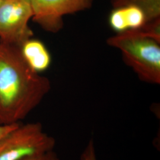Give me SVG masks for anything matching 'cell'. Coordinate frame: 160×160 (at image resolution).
Masks as SVG:
<instances>
[{"instance_id": "6da1fadb", "label": "cell", "mask_w": 160, "mask_h": 160, "mask_svg": "<svg viewBox=\"0 0 160 160\" xmlns=\"http://www.w3.org/2000/svg\"><path fill=\"white\" fill-rule=\"evenodd\" d=\"M50 89L49 79L29 67L20 47L0 42V125L20 123Z\"/></svg>"}, {"instance_id": "7a4b0ae2", "label": "cell", "mask_w": 160, "mask_h": 160, "mask_svg": "<svg viewBox=\"0 0 160 160\" xmlns=\"http://www.w3.org/2000/svg\"><path fill=\"white\" fill-rule=\"evenodd\" d=\"M119 49L138 77L150 84L160 83V43L135 30L117 33L108 40Z\"/></svg>"}, {"instance_id": "3957f363", "label": "cell", "mask_w": 160, "mask_h": 160, "mask_svg": "<svg viewBox=\"0 0 160 160\" xmlns=\"http://www.w3.org/2000/svg\"><path fill=\"white\" fill-rule=\"evenodd\" d=\"M55 145L40 123H20L0 141V160H23L52 151Z\"/></svg>"}, {"instance_id": "277c9868", "label": "cell", "mask_w": 160, "mask_h": 160, "mask_svg": "<svg viewBox=\"0 0 160 160\" xmlns=\"http://www.w3.org/2000/svg\"><path fill=\"white\" fill-rule=\"evenodd\" d=\"M32 17L30 0H2L0 5V42L20 48L33 35L29 26Z\"/></svg>"}, {"instance_id": "5b68a950", "label": "cell", "mask_w": 160, "mask_h": 160, "mask_svg": "<svg viewBox=\"0 0 160 160\" xmlns=\"http://www.w3.org/2000/svg\"><path fill=\"white\" fill-rule=\"evenodd\" d=\"M93 0H30L32 20L47 32L57 33L63 27V17L90 8Z\"/></svg>"}, {"instance_id": "8992f818", "label": "cell", "mask_w": 160, "mask_h": 160, "mask_svg": "<svg viewBox=\"0 0 160 160\" xmlns=\"http://www.w3.org/2000/svg\"><path fill=\"white\" fill-rule=\"evenodd\" d=\"M149 22L141 8L131 4L114 7L109 17V25L117 33L137 30Z\"/></svg>"}, {"instance_id": "52a82bcc", "label": "cell", "mask_w": 160, "mask_h": 160, "mask_svg": "<svg viewBox=\"0 0 160 160\" xmlns=\"http://www.w3.org/2000/svg\"><path fill=\"white\" fill-rule=\"evenodd\" d=\"M20 51L26 63L35 72H41L49 67L51 54L40 40L29 39L20 47Z\"/></svg>"}, {"instance_id": "ba28073f", "label": "cell", "mask_w": 160, "mask_h": 160, "mask_svg": "<svg viewBox=\"0 0 160 160\" xmlns=\"http://www.w3.org/2000/svg\"><path fill=\"white\" fill-rule=\"evenodd\" d=\"M114 7L131 4L141 8L148 17L149 21L160 18V0H112Z\"/></svg>"}, {"instance_id": "9c48e42d", "label": "cell", "mask_w": 160, "mask_h": 160, "mask_svg": "<svg viewBox=\"0 0 160 160\" xmlns=\"http://www.w3.org/2000/svg\"><path fill=\"white\" fill-rule=\"evenodd\" d=\"M81 160H97L96 149L92 139L87 145L81 155Z\"/></svg>"}, {"instance_id": "30bf717a", "label": "cell", "mask_w": 160, "mask_h": 160, "mask_svg": "<svg viewBox=\"0 0 160 160\" xmlns=\"http://www.w3.org/2000/svg\"><path fill=\"white\" fill-rule=\"evenodd\" d=\"M23 160H59L53 150L42 154L30 157Z\"/></svg>"}, {"instance_id": "8fae6325", "label": "cell", "mask_w": 160, "mask_h": 160, "mask_svg": "<svg viewBox=\"0 0 160 160\" xmlns=\"http://www.w3.org/2000/svg\"><path fill=\"white\" fill-rule=\"evenodd\" d=\"M19 123H20L10 125H0V141L5 137L9 132L16 128Z\"/></svg>"}, {"instance_id": "7c38bea8", "label": "cell", "mask_w": 160, "mask_h": 160, "mask_svg": "<svg viewBox=\"0 0 160 160\" xmlns=\"http://www.w3.org/2000/svg\"><path fill=\"white\" fill-rule=\"evenodd\" d=\"M2 1V0H0V5H1V4Z\"/></svg>"}]
</instances>
